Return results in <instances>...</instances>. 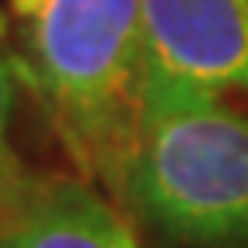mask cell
Here are the masks:
<instances>
[{
    "label": "cell",
    "instance_id": "1",
    "mask_svg": "<svg viewBox=\"0 0 248 248\" xmlns=\"http://www.w3.org/2000/svg\"><path fill=\"white\" fill-rule=\"evenodd\" d=\"M17 14L73 138L110 169L131 166L145 110L141 0H28Z\"/></svg>",
    "mask_w": 248,
    "mask_h": 248
},
{
    "label": "cell",
    "instance_id": "2",
    "mask_svg": "<svg viewBox=\"0 0 248 248\" xmlns=\"http://www.w3.org/2000/svg\"><path fill=\"white\" fill-rule=\"evenodd\" d=\"M131 172L162 228L200 241L248 234V117L217 97L145 104Z\"/></svg>",
    "mask_w": 248,
    "mask_h": 248
},
{
    "label": "cell",
    "instance_id": "3",
    "mask_svg": "<svg viewBox=\"0 0 248 248\" xmlns=\"http://www.w3.org/2000/svg\"><path fill=\"white\" fill-rule=\"evenodd\" d=\"M145 104L248 86V0H141Z\"/></svg>",
    "mask_w": 248,
    "mask_h": 248
},
{
    "label": "cell",
    "instance_id": "4",
    "mask_svg": "<svg viewBox=\"0 0 248 248\" xmlns=\"http://www.w3.org/2000/svg\"><path fill=\"white\" fill-rule=\"evenodd\" d=\"M0 248H141L121 214L79 183H52L35 193Z\"/></svg>",
    "mask_w": 248,
    "mask_h": 248
},
{
    "label": "cell",
    "instance_id": "5",
    "mask_svg": "<svg viewBox=\"0 0 248 248\" xmlns=\"http://www.w3.org/2000/svg\"><path fill=\"white\" fill-rule=\"evenodd\" d=\"M11 100H14V79H11V69L0 62V159H4V135H7Z\"/></svg>",
    "mask_w": 248,
    "mask_h": 248
},
{
    "label": "cell",
    "instance_id": "6",
    "mask_svg": "<svg viewBox=\"0 0 248 248\" xmlns=\"http://www.w3.org/2000/svg\"><path fill=\"white\" fill-rule=\"evenodd\" d=\"M11 4H14V11H17V7H24V4H28V0H11Z\"/></svg>",
    "mask_w": 248,
    "mask_h": 248
},
{
    "label": "cell",
    "instance_id": "7",
    "mask_svg": "<svg viewBox=\"0 0 248 248\" xmlns=\"http://www.w3.org/2000/svg\"><path fill=\"white\" fill-rule=\"evenodd\" d=\"M0 28H4V21H0Z\"/></svg>",
    "mask_w": 248,
    "mask_h": 248
}]
</instances>
